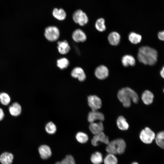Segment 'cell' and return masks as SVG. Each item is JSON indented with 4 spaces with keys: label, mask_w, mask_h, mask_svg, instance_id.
Returning <instances> with one entry per match:
<instances>
[{
    "label": "cell",
    "mask_w": 164,
    "mask_h": 164,
    "mask_svg": "<svg viewBox=\"0 0 164 164\" xmlns=\"http://www.w3.org/2000/svg\"><path fill=\"white\" fill-rule=\"evenodd\" d=\"M137 58L139 61L144 64L153 66L157 61L158 53L153 48L148 46H142L138 49Z\"/></svg>",
    "instance_id": "1"
},
{
    "label": "cell",
    "mask_w": 164,
    "mask_h": 164,
    "mask_svg": "<svg viewBox=\"0 0 164 164\" xmlns=\"http://www.w3.org/2000/svg\"><path fill=\"white\" fill-rule=\"evenodd\" d=\"M126 147L125 141L121 138H118L109 142L106 151L109 154H121L125 152Z\"/></svg>",
    "instance_id": "2"
},
{
    "label": "cell",
    "mask_w": 164,
    "mask_h": 164,
    "mask_svg": "<svg viewBox=\"0 0 164 164\" xmlns=\"http://www.w3.org/2000/svg\"><path fill=\"white\" fill-rule=\"evenodd\" d=\"M155 133L149 128L146 127L141 132L139 138L141 140L146 144L152 143L155 138Z\"/></svg>",
    "instance_id": "3"
},
{
    "label": "cell",
    "mask_w": 164,
    "mask_h": 164,
    "mask_svg": "<svg viewBox=\"0 0 164 164\" xmlns=\"http://www.w3.org/2000/svg\"><path fill=\"white\" fill-rule=\"evenodd\" d=\"M44 36L49 41H54L59 38L60 32L58 28L55 26H48L45 29Z\"/></svg>",
    "instance_id": "4"
},
{
    "label": "cell",
    "mask_w": 164,
    "mask_h": 164,
    "mask_svg": "<svg viewBox=\"0 0 164 164\" xmlns=\"http://www.w3.org/2000/svg\"><path fill=\"white\" fill-rule=\"evenodd\" d=\"M74 21L81 26H83L88 22V18L86 14L82 10L78 9L75 11L73 14Z\"/></svg>",
    "instance_id": "5"
},
{
    "label": "cell",
    "mask_w": 164,
    "mask_h": 164,
    "mask_svg": "<svg viewBox=\"0 0 164 164\" xmlns=\"http://www.w3.org/2000/svg\"><path fill=\"white\" fill-rule=\"evenodd\" d=\"M87 101L88 105L91 108L92 111H97L101 107V100L96 95H90L88 96Z\"/></svg>",
    "instance_id": "6"
},
{
    "label": "cell",
    "mask_w": 164,
    "mask_h": 164,
    "mask_svg": "<svg viewBox=\"0 0 164 164\" xmlns=\"http://www.w3.org/2000/svg\"><path fill=\"white\" fill-rule=\"evenodd\" d=\"M117 97L125 107L127 108L131 106V100L129 95L123 88L118 91Z\"/></svg>",
    "instance_id": "7"
},
{
    "label": "cell",
    "mask_w": 164,
    "mask_h": 164,
    "mask_svg": "<svg viewBox=\"0 0 164 164\" xmlns=\"http://www.w3.org/2000/svg\"><path fill=\"white\" fill-rule=\"evenodd\" d=\"M99 142L106 144H108L109 142L108 137L106 136L103 132L94 135L91 141L92 144L94 146L98 145Z\"/></svg>",
    "instance_id": "8"
},
{
    "label": "cell",
    "mask_w": 164,
    "mask_h": 164,
    "mask_svg": "<svg viewBox=\"0 0 164 164\" xmlns=\"http://www.w3.org/2000/svg\"><path fill=\"white\" fill-rule=\"evenodd\" d=\"M94 73L96 77L98 79L104 80L108 76L109 71L107 67L101 65L97 67L95 70Z\"/></svg>",
    "instance_id": "9"
},
{
    "label": "cell",
    "mask_w": 164,
    "mask_h": 164,
    "mask_svg": "<svg viewBox=\"0 0 164 164\" xmlns=\"http://www.w3.org/2000/svg\"><path fill=\"white\" fill-rule=\"evenodd\" d=\"M38 151L41 158L43 159H48L52 154L50 148L46 145L40 146L38 148Z\"/></svg>",
    "instance_id": "10"
},
{
    "label": "cell",
    "mask_w": 164,
    "mask_h": 164,
    "mask_svg": "<svg viewBox=\"0 0 164 164\" xmlns=\"http://www.w3.org/2000/svg\"><path fill=\"white\" fill-rule=\"evenodd\" d=\"M104 119V114L102 113L97 111H92L90 112L87 117L88 121L90 123L94 122L96 120L102 121Z\"/></svg>",
    "instance_id": "11"
},
{
    "label": "cell",
    "mask_w": 164,
    "mask_h": 164,
    "mask_svg": "<svg viewBox=\"0 0 164 164\" xmlns=\"http://www.w3.org/2000/svg\"><path fill=\"white\" fill-rule=\"evenodd\" d=\"M71 74L73 77L77 78L80 81H84L86 78V76L84 70L79 67H76L73 69Z\"/></svg>",
    "instance_id": "12"
},
{
    "label": "cell",
    "mask_w": 164,
    "mask_h": 164,
    "mask_svg": "<svg viewBox=\"0 0 164 164\" xmlns=\"http://www.w3.org/2000/svg\"><path fill=\"white\" fill-rule=\"evenodd\" d=\"M89 128L91 132L94 135L102 132L104 130L103 125L101 121L90 123Z\"/></svg>",
    "instance_id": "13"
},
{
    "label": "cell",
    "mask_w": 164,
    "mask_h": 164,
    "mask_svg": "<svg viewBox=\"0 0 164 164\" xmlns=\"http://www.w3.org/2000/svg\"><path fill=\"white\" fill-rule=\"evenodd\" d=\"M72 37L73 40L76 42H84L87 39L86 36L84 32L79 29H76L73 32Z\"/></svg>",
    "instance_id": "14"
},
{
    "label": "cell",
    "mask_w": 164,
    "mask_h": 164,
    "mask_svg": "<svg viewBox=\"0 0 164 164\" xmlns=\"http://www.w3.org/2000/svg\"><path fill=\"white\" fill-rule=\"evenodd\" d=\"M121 37L120 34L116 32H113L109 35L108 39L109 43L113 46H117L120 43Z\"/></svg>",
    "instance_id": "15"
},
{
    "label": "cell",
    "mask_w": 164,
    "mask_h": 164,
    "mask_svg": "<svg viewBox=\"0 0 164 164\" xmlns=\"http://www.w3.org/2000/svg\"><path fill=\"white\" fill-rule=\"evenodd\" d=\"M9 112L12 115L17 116L21 114L22 108L18 103L15 102L9 107Z\"/></svg>",
    "instance_id": "16"
},
{
    "label": "cell",
    "mask_w": 164,
    "mask_h": 164,
    "mask_svg": "<svg viewBox=\"0 0 164 164\" xmlns=\"http://www.w3.org/2000/svg\"><path fill=\"white\" fill-rule=\"evenodd\" d=\"M58 46L57 47L59 52L62 54H65L67 53L70 50V47L67 41H58L57 42Z\"/></svg>",
    "instance_id": "17"
},
{
    "label": "cell",
    "mask_w": 164,
    "mask_h": 164,
    "mask_svg": "<svg viewBox=\"0 0 164 164\" xmlns=\"http://www.w3.org/2000/svg\"><path fill=\"white\" fill-rule=\"evenodd\" d=\"M121 62L125 67H128L129 66H133L135 64V60L134 58L130 55H126L123 56L121 59Z\"/></svg>",
    "instance_id": "18"
},
{
    "label": "cell",
    "mask_w": 164,
    "mask_h": 164,
    "mask_svg": "<svg viewBox=\"0 0 164 164\" xmlns=\"http://www.w3.org/2000/svg\"><path fill=\"white\" fill-rule=\"evenodd\" d=\"M142 99L146 105H149L152 102L154 98L153 94L150 91H145L142 94Z\"/></svg>",
    "instance_id": "19"
},
{
    "label": "cell",
    "mask_w": 164,
    "mask_h": 164,
    "mask_svg": "<svg viewBox=\"0 0 164 164\" xmlns=\"http://www.w3.org/2000/svg\"><path fill=\"white\" fill-rule=\"evenodd\" d=\"M13 159V156L10 153L5 152L0 156V162L2 164H11Z\"/></svg>",
    "instance_id": "20"
},
{
    "label": "cell",
    "mask_w": 164,
    "mask_h": 164,
    "mask_svg": "<svg viewBox=\"0 0 164 164\" xmlns=\"http://www.w3.org/2000/svg\"><path fill=\"white\" fill-rule=\"evenodd\" d=\"M117 124L118 128L121 130H126L128 129L129 125L126 119L123 116H119L117 121Z\"/></svg>",
    "instance_id": "21"
},
{
    "label": "cell",
    "mask_w": 164,
    "mask_h": 164,
    "mask_svg": "<svg viewBox=\"0 0 164 164\" xmlns=\"http://www.w3.org/2000/svg\"><path fill=\"white\" fill-rule=\"evenodd\" d=\"M90 159L93 164H101L103 161L102 154L99 152H95L91 155Z\"/></svg>",
    "instance_id": "22"
},
{
    "label": "cell",
    "mask_w": 164,
    "mask_h": 164,
    "mask_svg": "<svg viewBox=\"0 0 164 164\" xmlns=\"http://www.w3.org/2000/svg\"><path fill=\"white\" fill-rule=\"evenodd\" d=\"M53 15L55 18L60 20H64L66 16V12L62 9H54L53 10Z\"/></svg>",
    "instance_id": "23"
},
{
    "label": "cell",
    "mask_w": 164,
    "mask_h": 164,
    "mask_svg": "<svg viewBox=\"0 0 164 164\" xmlns=\"http://www.w3.org/2000/svg\"><path fill=\"white\" fill-rule=\"evenodd\" d=\"M129 41L133 44H137L141 41L142 37L141 35L135 32H131L128 35Z\"/></svg>",
    "instance_id": "24"
},
{
    "label": "cell",
    "mask_w": 164,
    "mask_h": 164,
    "mask_svg": "<svg viewBox=\"0 0 164 164\" xmlns=\"http://www.w3.org/2000/svg\"><path fill=\"white\" fill-rule=\"evenodd\" d=\"M129 96L133 102L137 103L138 101V97L137 93L133 90L128 87L123 88Z\"/></svg>",
    "instance_id": "25"
},
{
    "label": "cell",
    "mask_w": 164,
    "mask_h": 164,
    "mask_svg": "<svg viewBox=\"0 0 164 164\" xmlns=\"http://www.w3.org/2000/svg\"><path fill=\"white\" fill-rule=\"evenodd\" d=\"M103 161L104 164H117L118 160L115 155L108 153L104 158Z\"/></svg>",
    "instance_id": "26"
},
{
    "label": "cell",
    "mask_w": 164,
    "mask_h": 164,
    "mask_svg": "<svg viewBox=\"0 0 164 164\" xmlns=\"http://www.w3.org/2000/svg\"><path fill=\"white\" fill-rule=\"evenodd\" d=\"M156 144L160 148L163 149L164 147V132L161 131L158 133L155 136V138Z\"/></svg>",
    "instance_id": "27"
},
{
    "label": "cell",
    "mask_w": 164,
    "mask_h": 164,
    "mask_svg": "<svg viewBox=\"0 0 164 164\" xmlns=\"http://www.w3.org/2000/svg\"><path fill=\"white\" fill-rule=\"evenodd\" d=\"M77 141L81 143H84L87 142L88 140V136L85 133L82 132L77 133L76 135Z\"/></svg>",
    "instance_id": "28"
},
{
    "label": "cell",
    "mask_w": 164,
    "mask_h": 164,
    "mask_svg": "<svg viewBox=\"0 0 164 164\" xmlns=\"http://www.w3.org/2000/svg\"><path fill=\"white\" fill-rule=\"evenodd\" d=\"M95 26L96 29L100 32H103L106 29L105 20L102 18L98 19L96 21Z\"/></svg>",
    "instance_id": "29"
},
{
    "label": "cell",
    "mask_w": 164,
    "mask_h": 164,
    "mask_svg": "<svg viewBox=\"0 0 164 164\" xmlns=\"http://www.w3.org/2000/svg\"><path fill=\"white\" fill-rule=\"evenodd\" d=\"M11 98L9 95L5 92L0 93V102L4 105H8L10 102Z\"/></svg>",
    "instance_id": "30"
},
{
    "label": "cell",
    "mask_w": 164,
    "mask_h": 164,
    "mask_svg": "<svg viewBox=\"0 0 164 164\" xmlns=\"http://www.w3.org/2000/svg\"><path fill=\"white\" fill-rule=\"evenodd\" d=\"M57 66L61 69L67 68L69 65V60L66 58H63L58 60L57 61Z\"/></svg>",
    "instance_id": "31"
},
{
    "label": "cell",
    "mask_w": 164,
    "mask_h": 164,
    "mask_svg": "<svg viewBox=\"0 0 164 164\" xmlns=\"http://www.w3.org/2000/svg\"><path fill=\"white\" fill-rule=\"evenodd\" d=\"M46 132L49 134H54L56 131V127L55 124L52 122L48 123L45 127Z\"/></svg>",
    "instance_id": "32"
},
{
    "label": "cell",
    "mask_w": 164,
    "mask_h": 164,
    "mask_svg": "<svg viewBox=\"0 0 164 164\" xmlns=\"http://www.w3.org/2000/svg\"><path fill=\"white\" fill-rule=\"evenodd\" d=\"M64 164H75V162L73 156L67 155L62 160Z\"/></svg>",
    "instance_id": "33"
},
{
    "label": "cell",
    "mask_w": 164,
    "mask_h": 164,
    "mask_svg": "<svg viewBox=\"0 0 164 164\" xmlns=\"http://www.w3.org/2000/svg\"><path fill=\"white\" fill-rule=\"evenodd\" d=\"M158 36L159 39L162 41L164 39V31L159 32L158 34Z\"/></svg>",
    "instance_id": "34"
},
{
    "label": "cell",
    "mask_w": 164,
    "mask_h": 164,
    "mask_svg": "<svg viewBox=\"0 0 164 164\" xmlns=\"http://www.w3.org/2000/svg\"><path fill=\"white\" fill-rule=\"evenodd\" d=\"M4 117V113L2 109L0 108V121H2Z\"/></svg>",
    "instance_id": "35"
},
{
    "label": "cell",
    "mask_w": 164,
    "mask_h": 164,
    "mask_svg": "<svg viewBox=\"0 0 164 164\" xmlns=\"http://www.w3.org/2000/svg\"><path fill=\"white\" fill-rule=\"evenodd\" d=\"M160 74L161 76L163 78H164V68L163 67L161 70L160 71Z\"/></svg>",
    "instance_id": "36"
},
{
    "label": "cell",
    "mask_w": 164,
    "mask_h": 164,
    "mask_svg": "<svg viewBox=\"0 0 164 164\" xmlns=\"http://www.w3.org/2000/svg\"><path fill=\"white\" fill-rule=\"evenodd\" d=\"M55 164H64L63 162L61 161L60 162H56Z\"/></svg>",
    "instance_id": "37"
},
{
    "label": "cell",
    "mask_w": 164,
    "mask_h": 164,
    "mask_svg": "<svg viewBox=\"0 0 164 164\" xmlns=\"http://www.w3.org/2000/svg\"><path fill=\"white\" fill-rule=\"evenodd\" d=\"M131 164H139V163L137 162H132Z\"/></svg>",
    "instance_id": "38"
}]
</instances>
